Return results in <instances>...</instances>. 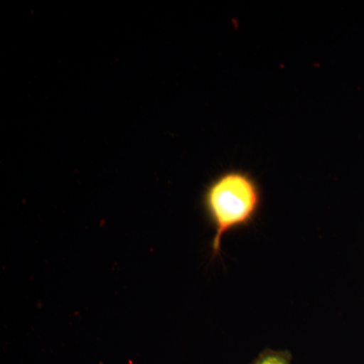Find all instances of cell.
Returning a JSON list of instances; mask_svg holds the SVG:
<instances>
[{"label":"cell","instance_id":"cell-1","mask_svg":"<svg viewBox=\"0 0 364 364\" xmlns=\"http://www.w3.org/2000/svg\"><path fill=\"white\" fill-rule=\"evenodd\" d=\"M261 200L259 183L244 170H225L208 182L202 203L208 222L214 228L213 257L219 255L225 235L253 222L259 212Z\"/></svg>","mask_w":364,"mask_h":364},{"label":"cell","instance_id":"cell-2","mask_svg":"<svg viewBox=\"0 0 364 364\" xmlns=\"http://www.w3.org/2000/svg\"><path fill=\"white\" fill-rule=\"evenodd\" d=\"M249 364H293V355L289 350L267 348Z\"/></svg>","mask_w":364,"mask_h":364}]
</instances>
